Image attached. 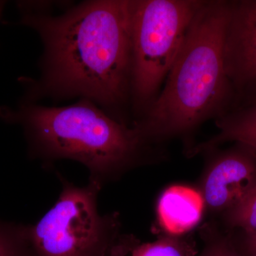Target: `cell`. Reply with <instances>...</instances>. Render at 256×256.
I'll list each match as a JSON object with an SVG mask.
<instances>
[{
	"label": "cell",
	"instance_id": "6da1fadb",
	"mask_svg": "<svg viewBox=\"0 0 256 256\" xmlns=\"http://www.w3.org/2000/svg\"><path fill=\"white\" fill-rule=\"evenodd\" d=\"M21 23L44 46L38 80L22 78L25 100L79 98L92 100L114 119L130 124L132 0H94L54 16L20 3Z\"/></svg>",
	"mask_w": 256,
	"mask_h": 256
},
{
	"label": "cell",
	"instance_id": "7a4b0ae2",
	"mask_svg": "<svg viewBox=\"0 0 256 256\" xmlns=\"http://www.w3.org/2000/svg\"><path fill=\"white\" fill-rule=\"evenodd\" d=\"M230 1L204 0L196 12L164 87L140 119L133 122L156 146L172 138L188 142L208 120L233 107L236 94L225 68L224 45Z\"/></svg>",
	"mask_w": 256,
	"mask_h": 256
},
{
	"label": "cell",
	"instance_id": "3957f363",
	"mask_svg": "<svg viewBox=\"0 0 256 256\" xmlns=\"http://www.w3.org/2000/svg\"><path fill=\"white\" fill-rule=\"evenodd\" d=\"M63 107L24 100L16 110L2 107L0 118L22 126L32 156L46 162H78L101 188L128 171L160 158L159 146L146 140L133 124H122L95 102L80 98Z\"/></svg>",
	"mask_w": 256,
	"mask_h": 256
},
{
	"label": "cell",
	"instance_id": "277c9868",
	"mask_svg": "<svg viewBox=\"0 0 256 256\" xmlns=\"http://www.w3.org/2000/svg\"><path fill=\"white\" fill-rule=\"evenodd\" d=\"M58 200L43 217L26 226L32 256H124L137 244L120 234L118 214L102 215L98 208L101 188L89 182L78 186L60 176Z\"/></svg>",
	"mask_w": 256,
	"mask_h": 256
},
{
	"label": "cell",
	"instance_id": "5b68a950",
	"mask_svg": "<svg viewBox=\"0 0 256 256\" xmlns=\"http://www.w3.org/2000/svg\"><path fill=\"white\" fill-rule=\"evenodd\" d=\"M204 0H132L131 106L142 118L162 88Z\"/></svg>",
	"mask_w": 256,
	"mask_h": 256
},
{
	"label": "cell",
	"instance_id": "8992f818",
	"mask_svg": "<svg viewBox=\"0 0 256 256\" xmlns=\"http://www.w3.org/2000/svg\"><path fill=\"white\" fill-rule=\"evenodd\" d=\"M208 154L197 188L205 208L223 214L247 196L256 185V151L240 142L228 149L217 148ZM204 153V154H205Z\"/></svg>",
	"mask_w": 256,
	"mask_h": 256
},
{
	"label": "cell",
	"instance_id": "52a82bcc",
	"mask_svg": "<svg viewBox=\"0 0 256 256\" xmlns=\"http://www.w3.org/2000/svg\"><path fill=\"white\" fill-rule=\"evenodd\" d=\"M224 60L236 101L256 86V0L230 1Z\"/></svg>",
	"mask_w": 256,
	"mask_h": 256
},
{
	"label": "cell",
	"instance_id": "ba28073f",
	"mask_svg": "<svg viewBox=\"0 0 256 256\" xmlns=\"http://www.w3.org/2000/svg\"><path fill=\"white\" fill-rule=\"evenodd\" d=\"M204 210V202L197 188L176 184L162 192L156 214L165 234L182 236L198 225Z\"/></svg>",
	"mask_w": 256,
	"mask_h": 256
},
{
	"label": "cell",
	"instance_id": "9c48e42d",
	"mask_svg": "<svg viewBox=\"0 0 256 256\" xmlns=\"http://www.w3.org/2000/svg\"><path fill=\"white\" fill-rule=\"evenodd\" d=\"M218 131L204 142L195 144L190 156L204 154L226 142H240L256 151V99L236 106L226 114L214 120Z\"/></svg>",
	"mask_w": 256,
	"mask_h": 256
},
{
	"label": "cell",
	"instance_id": "30bf717a",
	"mask_svg": "<svg viewBox=\"0 0 256 256\" xmlns=\"http://www.w3.org/2000/svg\"><path fill=\"white\" fill-rule=\"evenodd\" d=\"M198 250L190 234L172 236L164 234L154 242L133 246L132 256H196Z\"/></svg>",
	"mask_w": 256,
	"mask_h": 256
},
{
	"label": "cell",
	"instance_id": "8fae6325",
	"mask_svg": "<svg viewBox=\"0 0 256 256\" xmlns=\"http://www.w3.org/2000/svg\"><path fill=\"white\" fill-rule=\"evenodd\" d=\"M228 228L242 234L256 233V185L245 198L222 214Z\"/></svg>",
	"mask_w": 256,
	"mask_h": 256
},
{
	"label": "cell",
	"instance_id": "7c38bea8",
	"mask_svg": "<svg viewBox=\"0 0 256 256\" xmlns=\"http://www.w3.org/2000/svg\"><path fill=\"white\" fill-rule=\"evenodd\" d=\"M202 232L204 246L196 256H244L233 236L222 233L215 225H206Z\"/></svg>",
	"mask_w": 256,
	"mask_h": 256
},
{
	"label": "cell",
	"instance_id": "4fadbf2b",
	"mask_svg": "<svg viewBox=\"0 0 256 256\" xmlns=\"http://www.w3.org/2000/svg\"><path fill=\"white\" fill-rule=\"evenodd\" d=\"M26 226L0 220V256H30Z\"/></svg>",
	"mask_w": 256,
	"mask_h": 256
},
{
	"label": "cell",
	"instance_id": "5bb4252c",
	"mask_svg": "<svg viewBox=\"0 0 256 256\" xmlns=\"http://www.w3.org/2000/svg\"><path fill=\"white\" fill-rule=\"evenodd\" d=\"M235 240L244 256H256V233L242 234L240 238Z\"/></svg>",
	"mask_w": 256,
	"mask_h": 256
},
{
	"label": "cell",
	"instance_id": "9a60e30c",
	"mask_svg": "<svg viewBox=\"0 0 256 256\" xmlns=\"http://www.w3.org/2000/svg\"><path fill=\"white\" fill-rule=\"evenodd\" d=\"M246 96V97L247 96V100H255L256 99V86L255 87L252 88L250 89V90H248L247 92H246L244 94L242 97Z\"/></svg>",
	"mask_w": 256,
	"mask_h": 256
},
{
	"label": "cell",
	"instance_id": "2e32d148",
	"mask_svg": "<svg viewBox=\"0 0 256 256\" xmlns=\"http://www.w3.org/2000/svg\"><path fill=\"white\" fill-rule=\"evenodd\" d=\"M30 256H32V255H30Z\"/></svg>",
	"mask_w": 256,
	"mask_h": 256
}]
</instances>
